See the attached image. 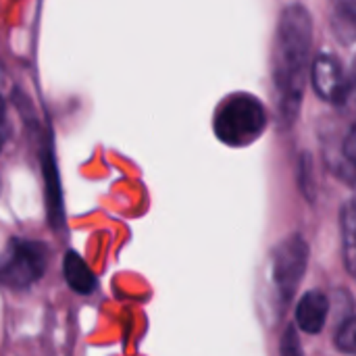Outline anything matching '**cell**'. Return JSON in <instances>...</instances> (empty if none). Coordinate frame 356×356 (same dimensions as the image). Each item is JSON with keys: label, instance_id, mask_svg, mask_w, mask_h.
<instances>
[{"label": "cell", "instance_id": "cell-1", "mask_svg": "<svg viewBox=\"0 0 356 356\" xmlns=\"http://www.w3.org/2000/svg\"><path fill=\"white\" fill-rule=\"evenodd\" d=\"M311 46L313 17L309 8L298 2L286 6L277 23L273 44V83L282 127H290L300 113Z\"/></svg>", "mask_w": 356, "mask_h": 356}, {"label": "cell", "instance_id": "cell-2", "mask_svg": "<svg viewBox=\"0 0 356 356\" xmlns=\"http://www.w3.org/2000/svg\"><path fill=\"white\" fill-rule=\"evenodd\" d=\"M267 125L269 115L265 104L248 92H236L223 98L213 119L215 136L232 148L250 146L265 134Z\"/></svg>", "mask_w": 356, "mask_h": 356}, {"label": "cell", "instance_id": "cell-3", "mask_svg": "<svg viewBox=\"0 0 356 356\" xmlns=\"http://www.w3.org/2000/svg\"><path fill=\"white\" fill-rule=\"evenodd\" d=\"M309 267V244L300 234H292L282 240L273 252L269 263V275L273 286V296L277 307H286L294 292L298 290Z\"/></svg>", "mask_w": 356, "mask_h": 356}, {"label": "cell", "instance_id": "cell-4", "mask_svg": "<svg viewBox=\"0 0 356 356\" xmlns=\"http://www.w3.org/2000/svg\"><path fill=\"white\" fill-rule=\"evenodd\" d=\"M48 267V248L35 240H10L0 254V286L23 290L35 284Z\"/></svg>", "mask_w": 356, "mask_h": 356}, {"label": "cell", "instance_id": "cell-5", "mask_svg": "<svg viewBox=\"0 0 356 356\" xmlns=\"http://www.w3.org/2000/svg\"><path fill=\"white\" fill-rule=\"evenodd\" d=\"M311 86L321 100L336 104V106L344 104L353 92V83H350L348 73L344 71L342 60L330 52H321L313 60Z\"/></svg>", "mask_w": 356, "mask_h": 356}, {"label": "cell", "instance_id": "cell-6", "mask_svg": "<svg viewBox=\"0 0 356 356\" xmlns=\"http://www.w3.org/2000/svg\"><path fill=\"white\" fill-rule=\"evenodd\" d=\"M330 300L323 292L319 290H311L307 292L298 307H296V323L302 332L307 334H319L325 327L327 315H330Z\"/></svg>", "mask_w": 356, "mask_h": 356}, {"label": "cell", "instance_id": "cell-7", "mask_svg": "<svg viewBox=\"0 0 356 356\" xmlns=\"http://www.w3.org/2000/svg\"><path fill=\"white\" fill-rule=\"evenodd\" d=\"M336 302H338L336 309H340V313H338V321H336L334 342H336V348H338L340 353L353 356L356 350L355 305H353L350 294H346V292L336 294Z\"/></svg>", "mask_w": 356, "mask_h": 356}, {"label": "cell", "instance_id": "cell-8", "mask_svg": "<svg viewBox=\"0 0 356 356\" xmlns=\"http://www.w3.org/2000/svg\"><path fill=\"white\" fill-rule=\"evenodd\" d=\"M63 273H65V282H67V286L73 290V292H77V294H92L94 290H96V286H98V280H96V275L92 273V269L86 265V261L77 254V252H73V250H69L67 254H65V259H63Z\"/></svg>", "mask_w": 356, "mask_h": 356}, {"label": "cell", "instance_id": "cell-9", "mask_svg": "<svg viewBox=\"0 0 356 356\" xmlns=\"http://www.w3.org/2000/svg\"><path fill=\"white\" fill-rule=\"evenodd\" d=\"M332 29L340 44H355L356 0H332Z\"/></svg>", "mask_w": 356, "mask_h": 356}, {"label": "cell", "instance_id": "cell-10", "mask_svg": "<svg viewBox=\"0 0 356 356\" xmlns=\"http://www.w3.org/2000/svg\"><path fill=\"white\" fill-rule=\"evenodd\" d=\"M340 238H342V257L346 271L355 275L356 271V209L355 200H346L340 211Z\"/></svg>", "mask_w": 356, "mask_h": 356}, {"label": "cell", "instance_id": "cell-11", "mask_svg": "<svg viewBox=\"0 0 356 356\" xmlns=\"http://www.w3.org/2000/svg\"><path fill=\"white\" fill-rule=\"evenodd\" d=\"M282 356H305L302 353V346H300V338H298V332L296 327H288L282 336Z\"/></svg>", "mask_w": 356, "mask_h": 356}, {"label": "cell", "instance_id": "cell-12", "mask_svg": "<svg viewBox=\"0 0 356 356\" xmlns=\"http://www.w3.org/2000/svg\"><path fill=\"white\" fill-rule=\"evenodd\" d=\"M300 186L305 196L313 198V165H311V156L302 154L300 159Z\"/></svg>", "mask_w": 356, "mask_h": 356}, {"label": "cell", "instance_id": "cell-13", "mask_svg": "<svg viewBox=\"0 0 356 356\" xmlns=\"http://www.w3.org/2000/svg\"><path fill=\"white\" fill-rule=\"evenodd\" d=\"M8 136H10V125H8V115H6V102L0 96V150L4 148Z\"/></svg>", "mask_w": 356, "mask_h": 356}]
</instances>
